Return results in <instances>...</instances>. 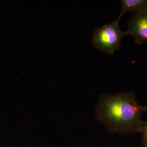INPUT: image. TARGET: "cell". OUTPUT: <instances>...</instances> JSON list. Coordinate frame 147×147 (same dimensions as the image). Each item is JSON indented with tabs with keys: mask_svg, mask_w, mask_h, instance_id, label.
Instances as JSON below:
<instances>
[{
	"mask_svg": "<svg viewBox=\"0 0 147 147\" xmlns=\"http://www.w3.org/2000/svg\"><path fill=\"white\" fill-rule=\"evenodd\" d=\"M94 111L96 120L111 134H142L146 126L142 115L147 106L138 102L133 91L100 95Z\"/></svg>",
	"mask_w": 147,
	"mask_h": 147,
	"instance_id": "6da1fadb",
	"label": "cell"
},
{
	"mask_svg": "<svg viewBox=\"0 0 147 147\" xmlns=\"http://www.w3.org/2000/svg\"><path fill=\"white\" fill-rule=\"evenodd\" d=\"M119 21L120 19L117 18L116 20L95 30L92 40L95 47L109 55H113L116 50L119 49L121 40L124 36Z\"/></svg>",
	"mask_w": 147,
	"mask_h": 147,
	"instance_id": "7a4b0ae2",
	"label": "cell"
},
{
	"mask_svg": "<svg viewBox=\"0 0 147 147\" xmlns=\"http://www.w3.org/2000/svg\"><path fill=\"white\" fill-rule=\"evenodd\" d=\"M120 14L118 19L121 20L123 16L127 12L134 14L147 9V0H121Z\"/></svg>",
	"mask_w": 147,
	"mask_h": 147,
	"instance_id": "277c9868",
	"label": "cell"
},
{
	"mask_svg": "<svg viewBox=\"0 0 147 147\" xmlns=\"http://www.w3.org/2000/svg\"><path fill=\"white\" fill-rule=\"evenodd\" d=\"M127 25L124 36H131L135 42L139 45L147 42V9L133 14Z\"/></svg>",
	"mask_w": 147,
	"mask_h": 147,
	"instance_id": "3957f363",
	"label": "cell"
},
{
	"mask_svg": "<svg viewBox=\"0 0 147 147\" xmlns=\"http://www.w3.org/2000/svg\"><path fill=\"white\" fill-rule=\"evenodd\" d=\"M142 136H147V121H146V126L145 127L144 131L142 134Z\"/></svg>",
	"mask_w": 147,
	"mask_h": 147,
	"instance_id": "8992f818",
	"label": "cell"
},
{
	"mask_svg": "<svg viewBox=\"0 0 147 147\" xmlns=\"http://www.w3.org/2000/svg\"><path fill=\"white\" fill-rule=\"evenodd\" d=\"M140 147H147V136H142V142Z\"/></svg>",
	"mask_w": 147,
	"mask_h": 147,
	"instance_id": "5b68a950",
	"label": "cell"
}]
</instances>
